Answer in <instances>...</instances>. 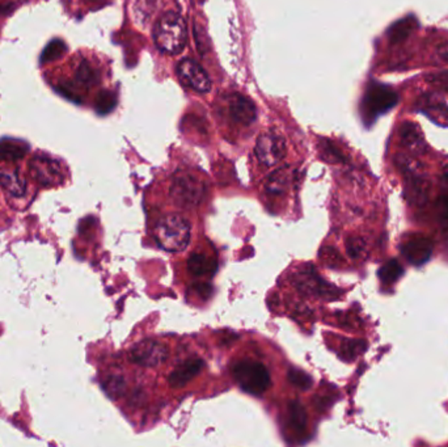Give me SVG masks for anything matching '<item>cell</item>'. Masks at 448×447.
<instances>
[{
    "mask_svg": "<svg viewBox=\"0 0 448 447\" xmlns=\"http://www.w3.org/2000/svg\"><path fill=\"white\" fill-rule=\"evenodd\" d=\"M286 141L277 133H263L256 144V158L265 167H274L286 156Z\"/></svg>",
    "mask_w": 448,
    "mask_h": 447,
    "instance_id": "obj_7",
    "label": "cell"
},
{
    "mask_svg": "<svg viewBox=\"0 0 448 447\" xmlns=\"http://www.w3.org/2000/svg\"><path fill=\"white\" fill-rule=\"evenodd\" d=\"M288 414H290V422L293 428L297 431H305L307 426V412H305V406L297 400H293L288 404Z\"/></svg>",
    "mask_w": 448,
    "mask_h": 447,
    "instance_id": "obj_25",
    "label": "cell"
},
{
    "mask_svg": "<svg viewBox=\"0 0 448 447\" xmlns=\"http://www.w3.org/2000/svg\"><path fill=\"white\" fill-rule=\"evenodd\" d=\"M153 40L164 53L178 54L185 49L187 29L184 18L176 12H165L153 26Z\"/></svg>",
    "mask_w": 448,
    "mask_h": 447,
    "instance_id": "obj_1",
    "label": "cell"
},
{
    "mask_svg": "<svg viewBox=\"0 0 448 447\" xmlns=\"http://www.w3.org/2000/svg\"><path fill=\"white\" fill-rule=\"evenodd\" d=\"M435 55L439 60L440 63L448 65V43L440 45L439 48L435 51Z\"/></svg>",
    "mask_w": 448,
    "mask_h": 447,
    "instance_id": "obj_33",
    "label": "cell"
},
{
    "mask_svg": "<svg viewBox=\"0 0 448 447\" xmlns=\"http://www.w3.org/2000/svg\"><path fill=\"white\" fill-rule=\"evenodd\" d=\"M110 100H111V96H110L109 93H102V95L99 96V99H97V102H96L97 110H99L100 113L109 112V110L111 109V105H113V102H109Z\"/></svg>",
    "mask_w": 448,
    "mask_h": 447,
    "instance_id": "obj_32",
    "label": "cell"
},
{
    "mask_svg": "<svg viewBox=\"0 0 448 447\" xmlns=\"http://www.w3.org/2000/svg\"><path fill=\"white\" fill-rule=\"evenodd\" d=\"M432 83L440 85L442 88H444L446 91H448V74H438V75L432 76L430 77Z\"/></svg>",
    "mask_w": 448,
    "mask_h": 447,
    "instance_id": "obj_34",
    "label": "cell"
},
{
    "mask_svg": "<svg viewBox=\"0 0 448 447\" xmlns=\"http://www.w3.org/2000/svg\"><path fill=\"white\" fill-rule=\"evenodd\" d=\"M231 374L239 387L246 394L253 397H263L271 387V378L269 370L263 363L253 360H239L232 363Z\"/></svg>",
    "mask_w": 448,
    "mask_h": 447,
    "instance_id": "obj_2",
    "label": "cell"
},
{
    "mask_svg": "<svg viewBox=\"0 0 448 447\" xmlns=\"http://www.w3.org/2000/svg\"><path fill=\"white\" fill-rule=\"evenodd\" d=\"M418 26V21L415 16H408L396 21L387 32L390 43H398L404 41L409 34Z\"/></svg>",
    "mask_w": 448,
    "mask_h": 447,
    "instance_id": "obj_20",
    "label": "cell"
},
{
    "mask_svg": "<svg viewBox=\"0 0 448 447\" xmlns=\"http://www.w3.org/2000/svg\"><path fill=\"white\" fill-rule=\"evenodd\" d=\"M187 269L195 277L212 276L217 270V262L203 254H193L187 260Z\"/></svg>",
    "mask_w": 448,
    "mask_h": 447,
    "instance_id": "obj_16",
    "label": "cell"
},
{
    "mask_svg": "<svg viewBox=\"0 0 448 447\" xmlns=\"http://www.w3.org/2000/svg\"><path fill=\"white\" fill-rule=\"evenodd\" d=\"M153 235L164 251L181 252L190 243V223L180 215H167L156 223Z\"/></svg>",
    "mask_w": 448,
    "mask_h": 447,
    "instance_id": "obj_3",
    "label": "cell"
},
{
    "mask_svg": "<svg viewBox=\"0 0 448 447\" xmlns=\"http://www.w3.org/2000/svg\"><path fill=\"white\" fill-rule=\"evenodd\" d=\"M75 80L79 85H93L99 82V75L89 63L82 62L75 71Z\"/></svg>",
    "mask_w": 448,
    "mask_h": 447,
    "instance_id": "obj_26",
    "label": "cell"
},
{
    "mask_svg": "<svg viewBox=\"0 0 448 447\" xmlns=\"http://www.w3.org/2000/svg\"><path fill=\"white\" fill-rule=\"evenodd\" d=\"M367 348L364 341H358V340H347L341 348V355L344 360L346 361H353L356 360L358 355L364 352Z\"/></svg>",
    "mask_w": 448,
    "mask_h": 447,
    "instance_id": "obj_27",
    "label": "cell"
},
{
    "mask_svg": "<svg viewBox=\"0 0 448 447\" xmlns=\"http://www.w3.org/2000/svg\"><path fill=\"white\" fill-rule=\"evenodd\" d=\"M346 249L347 254L351 259L358 260V259H362L366 254L367 244L362 237H351L346 240Z\"/></svg>",
    "mask_w": 448,
    "mask_h": 447,
    "instance_id": "obj_29",
    "label": "cell"
},
{
    "mask_svg": "<svg viewBox=\"0 0 448 447\" xmlns=\"http://www.w3.org/2000/svg\"><path fill=\"white\" fill-rule=\"evenodd\" d=\"M400 141L403 146L415 155H421L426 151V144L423 141L420 129L412 122H405L400 129Z\"/></svg>",
    "mask_w": 448,
    "mask_h": 447,
    "instance_id": "obj_14",
    "label": "cell"
},
{
    "mask_svg": "<svg viewBox=\"0 0 448 447\" xmlns=\"http://www.w3.org/2000/svg\"><path fill=\"white\" fill-rule=\"evenodd\" d=\"M229 114L231 119L239 125H251L257 117L253 102L240 93H234L227 99Z\"/></svg>",
    "mask_w": 448,
    "mask_h": 447,
    "instance_id": "obj_12",
    "label": "cell"
},
{
    "mask_svg": "<svg viewBox=\"0 0 448 447\" xmlns=\"http://www.w3.org/2000/svg\"><path fill=\"white\" fill-rule=\"evenodd\" d=\"M170 194L172 203L177 208L190 209L202 201L204 185L192 173H177L172 181Z\"/></svg>",
    "mask_w": 448,
    "mask_h": 447,
    "instance_id": "obj_6",
    "label": "cell"
},
{
    "mask_svg": "<svg viewBox=\"0 0 448 447\" xmlns=\"http://www.w3.org/2000/svg\"><path fill=\"white\" fill-rule=\"evenodd\" d=\"M404 274V269L398 260H389L379 270V279L384 285H392Z\"/></svg>",
    "mask_w": 448,
    "mask_h": 447,
    "instance_id": "obj_24",
    "label": "cell"
},
{
    "mask_svg": "<svg viewBox=\"0 0 448 447\" xmlns=\"http://www.w3.org/2000/svg\"><path fill=\"white\" fill-rule=\"evenodd\" d=\"M296 287H299L302 291L307 294H329L330 290H327L328 286L322 282V279L317 277L312 271H305L303 274H296Z\"/></svg>",
    "mask_w": 448,
    "mask_h": 447,
    "instance_id": "obj_15",
    "label": "cell"
},
{
    "mask_svg": "<svg viewBox=\"0 0 448 447\" xmlns=\"http://www.w3.org/2000/svg\"><path fill=\"white\" fill-rule=\"evenodd\" d=\"M170 355L168 346L156 340H144L133 346L129 352V358L131 362L143 367H156Z\"/></svg>",
    "mask_w": 448,
    "mask_h": 447,
    "instance_id": "obj_8",
    "label": "cell"
},
{
    "mask_svg": "<svg viewBox=\"0 0 448 447\" xmlns=\"http://www.w3.org/2000/svg\"><path fill=\"white\" fill-rule=\"evenodd\" d=\"M102 388L111 399L124 397L127 389V382L125 375L121 372H111L105 377L102 382Z\"/></svg>",
    "mask_w": 448,
    "mask_h": 447,
    "instance_id": "obj_21",
    "label": "cell"
},
{
    "mask_svg": "<svg viewBox=\"0 0 448 447\" xmlns=\"http://www.w3.org/2000/svg\"><path fill=\"white\" fill-rule=\"evenodd\" d=\"M288 380L290 383H293L295 387L302 389V391H307L310 388L312 387L313 380L307 372L303 370H299V369H291L288 374Z\"/></svg>",
    "mask_w": 448,
    "mask_h": 447,
    "instance_id": "obj_28",
    "label": "cell"
},
{
    "mask_svg": "<svg viewBox=\"0 0 448 447\" xmlns=\"http://www.w3.org/2000/svg\"><path fill=\"white\" fill-rule=\"evenodd\" d=\"M177 74L185 85H190L197 92L206 93L212 90L210 77L201 68V65L195 60L189 58L180 60L177 65Z\"/></svg>",
    "mask_w": 448,
    "mask_h": 447,
    "instance_id": "obj_10",
    "label": "cell"
},
{
    "mask_svg": "<svg viewBox=\"0 0 448 447\" xmlns=\"http://www.w3.org/2000/svg\"><path fill=\"white\" fill-rule=\"evenodd\" d=\"M398 102V93L393 88L379 83H371L366 91L362 102L364 117L368 121V124H371L379 116L392 109Z\"/></svg>",
    "mask_w": 448,
    "mask_h": 447,
    "instance_id": "obj_5",
    "label": "cell"
},
{
    "mask_svg": "<svg viewBox=\"0 0 448 447\" xmlns=\"http://www.w3.org/2000/svg\"><path fill=\"white\" fill-rule=\"evenodd\" d=\"M0 185L13 197H21L26 192V183L16 171H0Z\"/></svg>",
    "mask_w": 448,
    "mask_h": 447,
    "instance_id": "obj_18",
    "label": "cell"
},
{
    "mask_svg": "<svg viewBox=\"0 0 448 447\" xmlns=\"http://www.w3.org/2000/svg\"><path fill=\"white\" fill-rule=\"evenodd\" d=\"M290 172L288 168H280L274 172L271 175V178H268L266 184H265V189H266V193L271 194V195H279V194H283L288 190V184H290Z\"/></svg>",
    "mask_w": 448,
    "mask_h": 447,
    "instance_id": "obj_23",
    "label": "cell"
},
{
    "mask_svg": "<svg viewBox=\"0 0 448 447\" xmlns=\"http://www.w3.org/2000/svg\"><path fill=\"white\" fill-rule=\"evenodd\" d=\"M192 290H193L195 294L200 296L202 301H206V299H209V298L212 296V285L204 284V282H201V284H195V285L192 286Z\"/></svg>",
    "mask_w": 448,
    "mask_h": 447,
    "instance_id": "obj_31",
    "label": "cell"
},
{
    "mask_svg": "<svg viewBox=\"0 0 448 447\" xmlns=\"http://www.w3.org/2000/svg\"><path fill=\"white\" fill-rule=\"evenodd\" d=\"M442 190H440L438 201H437V210H438V220L439 225L444 231H448V166L443 169L442 178H440Z\"/></svg>",
    "mask_w": 448,
    "mask_h": 447,
    "instance_id": "obj_22",
    "label": "cell"
},
{
    "mask_svg": "<svg viewBox=\"0 0 448 447\" xmlns=\"http://www.w3.org/2000/svg\"><path fill=\"white\" fill-rule=\"evenodd\" d=\"M31 173L43 186L55 185L62 181V168L57 161L46 155H37L29 163Z\"/></svg>",
    "mask_w": 448,
    "mask_h": 447,
    "instance_id": "obj_11",
    "label": "cell"
},
{
    "mask_svg": "<svg viewBox=\"0 0 448 447\" xmlns=\"http://www.w3.org/2000/svg\"><path fill=\"white\" fill-rule=\"evenodd\" d=\"M434 243L430 237L412 234L401 244V252L406 260L415 266H421L432 257Z\"/></svg>",
    "mask_w": 448,
    "mask_h": 447,
    "instance_id": "obj_9",
    "label": "cell"
},
{
    "mask_svg": "<svg viewBox=\"0 0 448 447\" xmlns=\"http://www.w3.org/2000/svg\"><path fill=\"white\" fill-rule=\"evenodd\" d=\"M204 367V362L198 357H192L182 363H180L177 367L170 372L168 377L170 387L181 388L186 386L190 380L197 377Z\"/></svg>",
    "mask_w": 448,
    "mask_h": 447,
    "instance_id": "obj_13",
    "label": "cell"
},
{
    "mask_svg": "<svg viewBox=\"0 0 448 447\" xmlns=\"http://www.w3.org/2000/svg\"><path fill=\"white\" fill-rule=\"evenodd\" d=\"M65 51H66V45H65V43L60 41V40H54V41H51V43L46 46V49L43 50L41 62L46 63V62L58 60Z\"/></svg>",
    "mask_w": 448,
    "mask_h": 447,
    "instance_id": "obj_30",
    "label": "cell"
},
{
    "mask_svg": "<svg viewBox=\"0 0 448 447\" xmlns=\"http://www.w3.org/2000/svg\"><path fill=\"white\" fill-rule=\"evenodd\" d=\"M421 110L426 114H429L432 119H438V121L448 119V105L438 95H426L421 100Z\"/></svg>",
    "mask_w": 448,
    "mask_h": 447,
    "instance_id": "obj_17",
    "label": "cell"
},
{
    "mask_svg": "<svg viewBox=\"0 0 448 447\" xmlns=\"http://www.w3.org/2000/svg\"><path fill=\"white\" fill-rule=\"evenodd\" d=\"M29 151V146L17 139H3L0 142V161H16L23 159Z\"/></svg>",
    "mask_w": 448,
    "mask_h": 447,
    "instance_id": "obj_19",
    "label": "cell"
},
{
    "mask_svg": "<svg viewBox=\"0 0 448 447\" xmlns=\"http://www.w3.org/2000/svg\"><path fill=\"white\" fill-rule=\"evenodd\" d=\"M396 163L406 178L409 203L422 206L427 203L429 193H430V183L423 175L421 163L404 155L398 156Z\"/></svg>",
    "mask_w": 448,
    "mask_h": 447,
    "instance_id": "obj_4",
    "label": "cell"
}]
</instances>
